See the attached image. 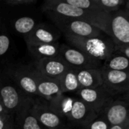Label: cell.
<instances>
[{
  "mask_svg": "<svg viewBox=\"0 0 129 129\" xmlns=\"http://www.w3.org/2000/svg\"><path fill=\"white\" fill-rule=\"evenodd\" d=\"M102 67L129 74V59L118 51H115L111 56L104 61Z\"/></svg>",
  "mask_w": 129,
  "mask_h": 129,
  "instance_id": "obj_20",
  "label": "cell"
},
{
  "mask_svg": "<svg viewBox=\"0 0 129 129\" xmlns=\"http://www.w3.org/2000/svg\"><path fill=\"white\" fill-rule=\"evenodd\" d=\"M4 129H17L15 123H14V116H11V118L10 119L8 125H6V127Z\"/></svg>",
  "mask_w": 129,
  "mask_h": 129,
  "instance_id": "obj_31",
  "label": "cell"
},
{
  "mask_svg": "<svg viewBox=\"0 0 129 129\" xmlns=\"http://www.w3.org/2000/svg\"><path fill=\"white\" fill-rule=\"evenodd\" d=\"M29 65L31 73L36 82L37 93L39 98L46 101H49L52 98L62 94L59 80L51 79L41 76L33 68L30 63H29Z\"/></svg>",
  "mask_w": 129,
  "mask_h": 129,
  "instance_id": "obj_15",
  "label": "cell"
},
{
  "mask_svg": "<svg viewBox=\"0 0 129 129\" xmlns=\"http://www.w3.org/2000/svg\"><path fill=\"white\" fill-rule=\"evenodd\" d=\"M59 57L68 65L75 70H86L100 68L102 62L95 60L78 49L66 44H60Z\"/></svg>",
  "mask_w": 129,
  "mask_h": 129,
  "instance_id": "obj_9",
  "label": "cell"
},
{
  "mask_svg": "<svg viewBox=\"0 0 129 129\" xmlns=\"http://www.w3.org/2000/svg\"><path fill=\"white\" fill-rule=\"evenodd\" d=\"M0 115H1V116H8V115H11V114H10V113L8 112V110L5 108V107L3 106V104H2V103L1 102V101H0Z\"/></svg>",
  "mask_w": 129,
  "mask_h": 129,
  "instance_id": "obj_32",
  "label": "cell"
},
{
  "mask_svg": "<svg viewBox=\"0 0 129 129\" xmlns=\"http://www.w3.org/2000/svg\"><path fill=\"white\" fill-rule=\"evenodd\" d=\"M61 32L46 23H38L34 29L24 37L26 45L53 44L58 42Z\"/></svg>",
  "mask_w": 129,
  "mask_h": 129,
  "instance_id": "obj_13",
  "label": "cell"
},
{
  "mask_svg": "<svg viewBox=\"0 0 129 129\" xmlns=\"http://www.w3.org/2000/svg\"><path fill=\"white\" fill-rule=\"evenodd\" d=\"M125 9H127V10H128V11H129V0H128V1H127V2H126V3H125Z\"/></svg>",
  "mask_w": 129,
  "mask_h": 129,
  "instance_id": "obj_33",
  "label": "cell"
},
{
  "mask_svg": "<svg viewBox=\"0 0 129 129\" xmlns=\"http://www.w3.org/2000/svg\"><path fill=\"white\" fill-rule=\"evenodd\" d=\"M66 3L85 11H102L95 4L94 0H65Z\"/></svg>",
  "mask_w": 129,
  "mask_h": 129,
  "instance_id": "obj_24",
  "label": "cell"
},
{
  "mask_svg": "<svg viewBox=\"0 0 129 129\" xmlns=\"http://www.w3.org/2000/svg\"><path fill=\"white\" fill-rule=\"evenodd\" d=\"M103 86L112 95L116 96L129 91V74L101 67Z\"/></svg>",
  "mask_w": 129,
  "mask_h": 129,
  "instance_id": "obj_11",
  "label": "cell"
},
{
  "mask_svg": "<svg viewBox=\"0 0 129 129\" xmlns=\"http://www.w3.org/2000/svg\"><path fill=\"white\" fill-rule=\"evenodd\" d=\"M109 127L110 125L106 120V119L100 115L95 119L78 129H109Z\"/></svg>",
  "mask_w": 129,
  "mask_h": 129,
  "instance_id": "obj_26",
  "label": "cell"
},
{
  "mask_svg": "<svg viewBox=\"0 0 129 129\" xmlns=\"http://www.w3.org/2000/svg\"><path fill=\"white\" fill-rule=\"evenodd\" d=\"M28 52L35 60L43 58H52L59 56L60 44L58 42L53 44H40L27 45Z\"/></svg>",
  "mask_w": 129,
  "mask_h": 129,
  "instance_id": "obj_19",
  "label": "cell"
},
{
  "mask_svg": "<svg viewBox=\"0 0 129 129\" xmlns=\"http://www.w3.org/2000/svg\"><path fill=\"white\" fill-rule=\"evenodd\" d=\"M11 45V36L6 30L0 29V57L5 56Z\"/></svg>",
  "mask_w": 129,
  "mask_h": 129,
  "instance_id": "obj_25",
  "label": "cell"
},
{
  "mask_svg": "<svg viewBox=\"0 0 129 129\" xmlns=\"http://www.w3.org/2000/svg\"><path fill=\"white\" fill-rule=\"evenodd\" d=\"M30 63L41 76L56 80H59V78L70 68L59 56L52 58L34 60Z\"/></svg>",
  "mask_w": 129,
  "mask_h": 129,
  "instance_id": "obj_12",
  "label": "cell"
},
{
  "mask_svg": "<svg viewBox=\"0 0 129 129\" xmlns=\"http://www.w3.org/2000/svg\"><path fill=\"white\" fill-rule=\"evenodd\" d=\"M62 94L76 93L80 88L76 71L72 68H69L59 79Z\"/></svg>",
  "mask_w": 129,
  "mask_h": 129,
  "instance_id": "obj_21",
  "label": "cell"
},
{
  "mask_svg": "<svg viewBox=\"0 0 129 129\" xmlns=\"http://www.w3.org/2000/svg\"><path fill=\"white\" fill-rule=\"evenodd\" d=\"M68 45L78 49L90 57L99 61H105L115 51V45L107 36L81 38L64 36Z\"/></svg>",
  "mask_w": 129,
  "mask_h": 129,
  "instance_id": "obj_2",
  "label": "cell"
},
{
  "mask_svg": "<svg viewBox=\"0 0 129 129\" xmlns=\"http://www.w3.org/2000/svg\"><path fill=\"white\" fill-rule=\"evenodd\" d=\"M109 129H129V120L128 122L116 125H111Z\"/></svg>",
  "mask_w": 129,
  "mask_h": 129,
  "instance_id": "obj_30",
  "label": "cell"
},
{
  "mask_svg": "<svg viewBox=\"0 0 129 129\" xmlns=\"http://www.w3.org/2000/svg\"><path fill=\"white\" fill-rule=\"evenodd\" d=\"M33 98L27 99L14 115L17 129H46L41 125L32 111Z\"/></svg>",
  "mask_w": 129,
  "mask_h": 129,
  "instance_id": "obj_16",
  "label": "cell"
},
{
  "mask_svg": "<svg viewBox=\"0 0 129 129\" xmlns=\"http://www.w3.org/2000/svg\"><path fill=\"white\" fill-rule=\"evenodd\" d=\"M14 115H8V116H1L0 115V129H4L8 125L10 119Z\"/></svg>",
  "mask_w": 129,
  "mask_h": 129,
  "instance_id": "obj_28",
  "label": "cell"
},
{
  "mask_svg": "<svg viewBox=\"0 0 129 129\" xmlns=\"http://www.w3.org/2000/svg\"><path fill=\"white\" fill-rule=\"evenodd\" d=\"M111 125H120L129 120V91L113 96L100 114Z\"/></svg>",
  "mask_w": 129,
  "mask_h": 129,
  "instance_id": "obj_8",
  "label": "cell"
},
{
  "mask_svg": "<svg viewBox=\"0 0 129 129\" xmlns=\"http://www.w3.org/2000/svg\"><path fill=\"white\" fill-rule=\"evenodd\" d=\"M32 111L41 124L46 129H71L68 122L52 111L46 101L40 98H33Z\"/></svg>",
  "mask_w": 129,
  "mask_h": 129,
  "instance_id": "obj_7",
  "label": "cell"
},
{
  "mask_svg": "<svg viewBox=\"0 0 129 129\" xmlns=\"http://www.w3.org/2000/svg\"><path fill=\"white\" fill-rule=\"evenodd\" d=\"M37 23H38L33 17L23 16L16 18L12 22L11 25L17 33L25 37L34 29Z\"/></svg>",
  "mask_w": 129,
  "mask_h": 129,
  "instance_id": "obj_22",
  "label": "cell"
},
{
  "mask_svg": "<svg viewBox=\"0 0 129 129\" xmlns=\"http://www.w3.org/2000/svg\"><path fill=\"white\" fill-rule=\"evenodd\" d=\"M115 47L129 46V11L120 9L110 13L107 35Z\"/></svg>",
  "mask_w": 129,
  "mask_h": 129,
  "instance_id": "obj_6",
  "label": "cell"
},
{
  "mask_svg": "<svg viewBox=\"0 0 129 129\" xmlns=\"http://www.w3.org/2000/svg\"><path fill=\"white\" fill-rule=\"evenodd\" d=\"M94 2L100 10L108 14L122 9L126 3L124 0H94Z\"/></svg>",
  "mask_w": 129,
  "mask_h": 129,
  "instance_id": "obj_23",
  "label": "cell"
},
{
  "mask_svg": "<svg viewBox=\"0 0 129 129\" xmlns=\"http://www.w3.org/2000/svg\"><path fill=\"white\" fill-rule=\"evenodd\" d=\"M30 97L24 94L0 67V101L8 112L14 115Z\"/></svg>",
  "mask_w": 129,
  "mask_h": 129,
  "instance_id": "obj_3",
  "label": "cell"
},
{
  "mask_svg": "<svg viewBox=\"0 0 129 129\" xmlns=\"http://www.w3.org/2000/svg\"><path fill=\"white\" fill-rule=\"evenodd\" d=\"M2 67L24 94L30 98H39L36 82L31 73L29 63H8Z\"/></svg>",
  "mask_w": 129,
  "mask_h": 129,
  "instance_id": "obj_4",
  "label": "cell"
},
{
  "mask_svg": "<svg viewBox=\"0 0 129 129\" xmlns=\"http://www.w3.org/2000/svg\"><path fill=\"white\" fill-rule=\"evenodd\" d=\"M75 94L98 115L103 113L113 98L103 85L95 88H80Z\"/></svg>",
  "mask_w": 129,
  "mask_h": 129,
  "instance_id": "obj_10",
  "label": "cell"
},
{
  "mask_svg": "<svg viewBox=\"0 0 129 129\" xmlns=\"http://www.w3.org/2000/svg\"><path fill=\"white\" fill-rule=\"evenodd\" d=\"M115 51H118L126 56L129 59V46H123V47H115Z\"/></svg>",
  "mask_w": 129,
  "mask_h": 129,
  "instance_id": "obj_29",
  "label": "cell"
},
{
  "mask_svg": "<svg viewBox=\"0 0 129 129\" xmlns=\"http://www.w3.org/2000/svg\"><path fill=\"white\" fill-rule=\"evenodd\" d=\"M75 98V97L62 94L46 102L49 107L52 111L68 122V118L70 115Z\"/></svg>",
  "mask_w": 129,
  "mask_h": 129,
  "instance_id": "obj_18",
  "label": "cell"
},
{
  "mask_svg": "<svg viewBox=\"0 0 129 129\" xmlns=\"http://www.w3.org/2000/svg\"><path fill=\"white\" fill-rule=\"evenodd\" d=\"M4 3L9 7L29 6L36 3V0H6Z\"/></svg>",
  "mask_w": 129,
  "mask_h": 129,
  "instance_id": "obj_27",
  "label": "cell"
},
{
  "mask_svg": "<svg viewBox=\"0 0 129 129\" xmlns=\"http://www.w3.org/2000/svg\"><path fill=\"white\" fill-rule=\"evenodd\" d=\"M54 26L64 36H72L81 38L101 37L104 33L95 26L78 19L49 17Z\"/></svg>",
  "mask_w": 129,
  "mask_h": 129,
  "instance_id": "obj_5",
  "label": "cell"
},
{
  "mask_svg": "<svg viewBox=\"0 0 129 129\" xmlns=\"http://www.w3.org/2000/svg\"><path fill=\"white\" fill-rule=\"evenodd\" d=\"M99 116L91 107L75 97L70 115L68 118V123L71 129H78Z\"/></svg>",
  "mask_w": 129,
  "mask_h": 129,
  "instance_id": "obj_14",
  "label": "cell"
},
{
  "mask_svg": "<svg viewBox=\"0 0 129 129\" xmlns=\"http://www.w3.org/2000/svg\"><path fill=\"white\" fill-rule=\"evenodd\" d=\"M42 10L48 17L78 19L89 23L108 35L110 14L103 11H85L66 3L65 0H46Z\"/></svg>",
  "mask_w": 129,
  "mask_h": 129,
  "instance_id": "obj_1",
  "label": "cell"
},
{
  "mask_svg": "<svg viewBox=\"0 0 129 129\" xmlns=\"http://www.w3.org/2000/svg\"><path fill=\"white\" fill-rule=\"evenodd\" d=\"M75 71L81 88H95L103 85L101 67Z\"/></svg>",
  "mask_w": 129,
  "mask_h": 129,
  "instance_id": "obj_17",
  "label": "cell"
}]
</instances>
